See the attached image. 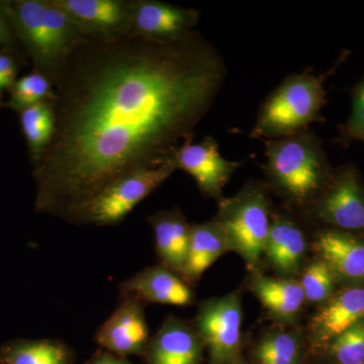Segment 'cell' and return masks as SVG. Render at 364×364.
<instances>
[{"label": "cell", "mask_w": 364, "mask_h": 364, "mask_svg": "<svg viewBox=\"0 0 364 364\" xmlns=\"http://www.w3.org/2000/svg\"><path fill=\"white\" fill-rule=\"evenodd\" d=\"M224 57L193 32L178 41L86 39L53 85L55 129L33 167L36 210L83 225L107 186L173 159L212 109Z\"/></svg>", "instance_id": "cell-1"}, {"label": "cell", "mask_w": 364, "mask_h": 364, "mask_svg": "<svg viewBox=\"0 0 364 364\" xmlns=\"http://www.w3.org/2000/svg\"><path fill=\"white\" fill-rule=\"evenodd\" d=\"M263 142L267 188L291 208L306 213L329 183L334 171L322 141L308 129Z\"/></svg>", "instance_id": "cell-2"}, {"label": "cell", "mask_w": 364, "mask_h": 364, "mask_svg": "<svg viewBox=\"0 0 364 364\" xmlns=\"http://www.w3.org/2000/svg\"><path fill=\"white\" fill-rule=\"evenodd\" d=\"M4 6L14 35L32 60L33 71L54 82L86 38L51 0H16Z\"/></svg>", "instance_id": "cell-3"}, {"label": "cell", "mask_w": 364, "mask_h": 364, "mask_svg": "<svg viewBox=\"0 0 364 364\" xmlns=\"http://www.w3.org/2000/svg\"><path fill=\"white\" fill-rule=\"evenodd\" d=\"M326 76L315 75L311 68L287 76L261 105L251 138L275 140L308 130L311 124L324 122Z\"/></svg>", "instance_id": "cell-4"}, {"label": "cell", "mask_w": 364, "mask_h": 364, "mask_svg": "<svg viewBox=\"0 0 364 364\" xmlns=\"http://www.w3.org/2000/svg\"><path fill=\"white\" fill-rule=\"evenodd\" d=\"M267 183L249 181L232 198L219 202L215 221L226 236L230 251L245 261L251 272H257L272 219Z\"/></svg>", "instance_id": "cell-5"}, {"label": "cell", "mask_w": 364, "mask_h": 364, "mask_svg": "<svg viewBox=\"0 0 364 364\" xmlns=\"http://www.w3.org/2000/svg\"><path fill=\"white\" fill-rule=\"evenodd\" d=\"M306 213L327 228L363 236L364 184L358 167L345 164L334 169L329 183Z\"/></svg>", "instance_id": "cell-6"}, {"label": "cell", "mask_w": 364, "mask_h": 364, "mask_svg": "<svg viewBox=\"0 0 364 364\" xmlns=\"http://www.w3.org/2000/svg\"><path fill=\"white\" fill-rule=\"evenodd\" d=\"M176 170L172 159L156 168L141 170L122 177L92 200L86 210L83 225L105 227L119 224Z\"/></svg>", "instance_id": "cell-7"}, {"label": "cell", "mask_w": 364, "mask_h": 364, "mask_svg": "<svg viewBox=\"0 0 364 364\" xmlns=\"http://www.w3.org/2000/svg\"><path fill=\"white\" fill-rule=\"evenodd\" d=\"M242 301L237 291L200 304L196 328L212 364H235L240 359Z\"/></svg>", "instance_id": "cell-8"}, {"label": "cell", "mask_w": 364, "mask_h": 364, "mask_svg": "<svg viewBox=\"0 0 364 364\" xmlns=\"http://www.w3.org/2000/svg\"><path fill=\"white\" fill-rule=\"evenodd\" d=\"M176 169L183 170L198 184L205 198L222 200L223 191L234 172L243 162L230 161L220 152L219 143L212 136H207L200 142L183 144L173 157Z\"/></svg>", "instance_id": "cell-9"}, {"label": "cell", "mask_w": 364, "mask_h": 364, "mask_svg": "<svg viewBox=\"0 0 364 364\" xmlns=\"http://www.w3.org/2000/svg\"><path fill=\"white\" fill-rule=\"evenodd\" d=\"M86 39H114L132 32L131 0H51Z\"/></svg>", "instance_id": "cell-10"}, {"label": "cell", "mask_w": 364, "mask_h": 364, "mask_svg": "<svg viewBox=\"0 0 364 364\" xmlns=\"http://www.w3.org/2000/svg\"><path fill=\"white\" fill-rule=\"evenodd\" d=\"M132 32L146 39L178 41L195 32L200 20L196 9L156 1L131 0Z\"/></svg>", "instance_id": "cell-11"}, {"label": "cell", "mask_w": 364, "mask_h": 364, "mask_svg": "<svg viewBox=\"0 0 364 364\" xmlns=\"http://www.w3.org/2000/svg\"><path fill=\"white\" fill-rule=\"evenodd\" d=\"M143 305L138 299L124 298L98 329V345L119 358L144 353L150 337Z\"/></svg>", "instance_id": "cell-12"}, {"label": "cell", "mask_w": 364, "mask_h": 364, "mask_svg": "<svg viewBox=\"0 0 364 364\" xmlns=\"http://www.w3.org/2000/svg\"><path fill=\"white\" fill-rule=\"evenodd\" d=\"M314 245L338 286H364V236L325 228L316 235Z\"/></svg>", "instance_id": "cell-13"}, {"label": "cell", "mask_w": 364, "mask_h": 364, "mask_svg": "<svg viewBox=\"0 0 364 364\" xmlns=\"http://www.w3.org/2000/svg\"><path fill=\"white\" fill-rule=\"evenodd\" d=\"M364 318V286L345 287L320 306L310 323L311 337L317 346L333 339Z\"/></svg>", "instance_id": "cell-14"}, {"label": "cell", "mask_w": 364, "mask_h": 364, "mask_svg": "<svg viewBox=\"0 0 364 364\" xmlns=\"http://www.w3.org/2000/svg\"><path fill=\"white\" fill-rule=\"evenodd\" d=\"M124 298L142 304L186 306L193 301V293L181 275L163 265L145 268L122 284Z\"/></svg>", "instance_id": "cell-15"}, {"label": "cell", "mask_w": 364, "mask_h": 364, "mask_svg": "<svg viewBox=\"0 0 364 364\" xmlns=\"http://www.w3.org/2000/svg\"><path fill=\"white\" fill-rule=\"evenodd\" d=\"M306 248L305 232L299 223L287 213H272L263 255L280 277L291 279L298 274L305 261Z\"/></svg>", "instance_id": "cell-16"}, {"label": "cell", "mask_w": 364, "mask_h": 364, "mask_svg": "<svg viewBox=\"0 0 364 364\" xmlns=\"http://www.w3.org/2000/svg\"><path fill=\"white\" fill-rule=\"evenodd\" d=\"M203 347L196 330L170 318L150 339L145 353L148 364H200Z\"/></svg>", "instance_id": "cell-17"}, {"label": "cell", "mask_w": 364, "mask_h": 364, "mask_svg": "<svg viewBox=\"0 0 364 364\" xmlns=\"http://www.w3.org/2000/svg\"><path fill=\"white\" fill-rule=\"evenodd\" d=\"M147 221L154 232L161 264L182 277L188 260L191 225L178 208L160 210L148 217Z\"/></svg>", "instance_id": "cell-18"}, {"label": "cell", "mask_w": 364, "mask_h": 364, "mask_svg": "<svg viewBox=\"0 0 364 364\" xmlns=\"http://www.w3.org/2000/svg\"><path fill=\"white\" fill-rule=\"evenodd\" d=\"M250 289L270 315L282 322H291L298 317L306 301L301 284L291 279L253 272Z\"/></svg>", "instance_id": "cell-19"}, {"label": "cell", "mask_w": 364, "mask_h": 364, "mask_svg": "<svg viewBox=\"0 0 364 364\" xmlns=\"http://www.w3.org/2000/svg\"><path fill=\"white\" fill-rule=\"evenodd\" d=\"M230 251L224 231L215 220L191 226V240L182 279L198 282L208 268Z\"/></svg>", "instance_id": "cell-20"}, {"label": "cell", "mask_w": 364, "mask_h": 364, "mask_svg": "<svg viewBox=\"0 0 364 364\" xmlns=\"http://www.w3.org/2000/svg\"><path fill=\"white\" fill-rule=\"evenodd\" d=\"M67 345L57 340L16 341L0 351V364H71Z\"/></svg>", "instance_id": "cell-21"}, {"label": "cell", "mask_w": 364, "mask_h": 364, "mask_svg": "<svg viewBox=\"0 0 364 364\" xmlns=\"http://www.w3.org/2000/svg\"><path fill=\"white\" fill-rule=\"evenodd\" d=\"M21 130L28 143L33 164L51 142L55 129L52 100L40 102L20 112Z\"/></svg>", "instance_id": "cell-22"}, {"label": "cell", "mask_w": 364, "mask_h": 364, "mask_svg": "<svg viewBox=\"0 0 364 364\" xmlns=\"http://www.w3.org/2000/svg\"><path fill=\"white\" fill-rule=\"evenodd\" d=\"M254 356L258 364H301V336L294 331L273 330L256 345Z\"/></svg>", "instance_id": "cell-23"}, {"label": "cell", "mask_w": 364, "mask_h": 364, "mask_svg": "<svg viewBox=\"0 0 364 364\" xmlns=\"http://www.w3.org/2000/svg\"><path fill=\"white\" fill-rule=\"evenodd\" d=\"M54 92L49 78L33 71L18 79L11 88L7 107L18 112L40 102L53 100Z\"/></svg>", "instance_id": "cell-24"}, {"label": "cell", "mask_w": 364, "mask_h": 364, "mask_svg": "<svg viewBox=\"0 0 364 364\" xmlns=\"http://www.w3.org/2000/svg\"><path fill=\"white\" fill-rule=\"evenodd\" d=\"M306 301L313 304H324L328 301L338 286L334 275L324 261L320 258L313 260L305 267L299 279Z\"/></svg>", "instance_id": "cell-25"}, {"label": "cell", "mask_w": 364, "mask_h": 364, "mask_svg": "<svg viewBox=\"0 0 364 364\" xmlns=\"http://www.w3.org/2000/svg\"><path fill=\"white\" fill-rule=\"evenodd\" d=\"M326 347L329 355L338 364H364V318Z\"/></svg>", "instance_id": "cell-26"}, {"label": "cell", "mask_w": 364, "mask_h": 364, "mask_svg": "<svg viewBox=\"0 0 364 364\" xmlns=\"http://www.w3.org/2000/svg\"><path fill=\"white\" fill-rule=\"evenodd\" d=\"M338 129L339 143L348 146L352 142H360L364 145V77L352 88L350 114Z\"/></svg>", "instance_id": "cell-27"}, {"label": "cell", "mask_w": 364, "mask_h": 364, "mask_svg": "<svg viewBox=\"0 0 364 364\" xmlns=\"http://www.w3.org/2000/svg\"><path fill=\"white\" fill-rule=\"evenodd\" d=\"M18 67L13 56L7 53L0 52V105L6 91L11 92L16 81Z\"/></svg>", "instance_id": "cell-28"}, {"label": "cell", "mask_w": 364, "mask_h": 364, "mask_svg": "<svg viewBox=\"0 0 364 364\" xmlns=\"http://www.w3.org/2000/svg\"><path fill=\"white\" fill-rule=\"evenodd\" d=\"M13 42V31L4 9V2H0V45H11Z\"/></svg>", "instance_id": "cell-29"}, {"label": "cell", "mask_w": 364, "mask_h": 364, "mask_svg": "<svg viewBox=\"0 0 364 364\" xmlns=\"http://www.w3.org/2000/svg\"><path fill=\"white\" fill-rule=\"evenodd\" d=\"M88 364H130L119 356L114 355L109 352L97 354Z\"/></svg>", "instance_id": "cell-30"}, {"label": "cell", "mask_w": 364, "mask_h": 364, "mask_svg": "<svg viewBox=\"0 0 364 364\" xmlns=\"http://www.w3.org/2000/svg\"><path fill=\"white\" fill-rule=\"evenodd\" d=\"M235 364H246V363H244L243 361L241 360V359H239V360L237 361V363Z\"/></svg>", "instance_id": "cell-31"}]
</instances>
